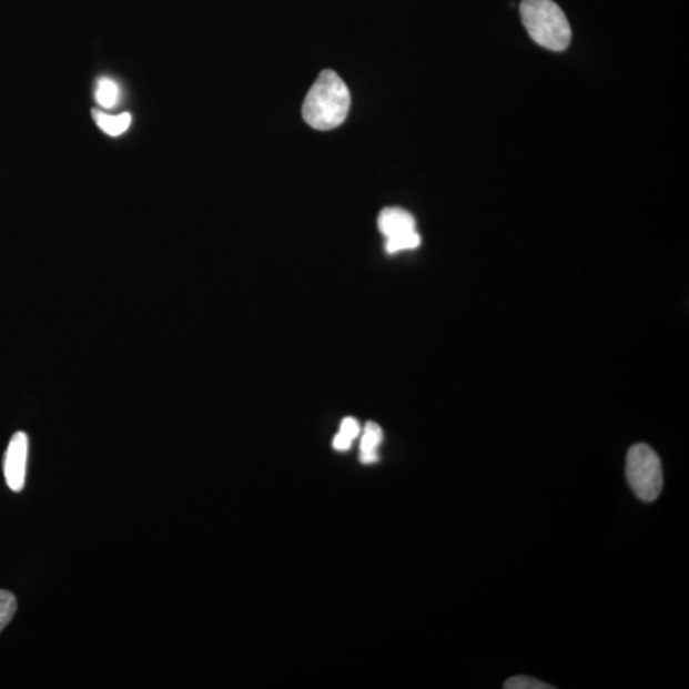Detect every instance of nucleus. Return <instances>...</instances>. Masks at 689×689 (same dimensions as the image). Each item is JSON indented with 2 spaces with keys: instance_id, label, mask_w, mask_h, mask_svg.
I'll return each mask as SVG.
<instances>
[{
  "instance_id": "1",
  "label": "nucleus",
  "mask_w": 689,
  "mask_h": 689,
  "mask_svg": "<svg viewBox=\"0 0 689 689\" xmlns=\"http://www.w3.org/2000/svg\"><path fill=\"white\" fill-rule=\"evenodd\" d=\"M351 104V91L342 77L326 70L320 74L304 100L303 118L314 130H334L344 123Z\"/></svg>"
},
{
  "instance_id": "2",
  "label": "nucleus",
  "mask_w": 689,
  "mask_h": 689,
  "mask_svg": "<svg viewBox=\"0 0 689 689\" xmlns=\"http://www.w3.org/2000/svg\"><path fill=\"white\" fill-rule=\"evenodd\" d=\"M521 20L536 44L564 51L571 42V26L561 8L553 0H523Z\"/></svg>"
},
{
  "instance_id": "3",
  "label": "nucleus",
  "mask_w": 689,
  "mask_h": 689,
  "mask_svg": "<svg viewBox=\"0 0 689 689\" xmlns=\"http://www.w3.org/2000/svg\"><path fill=\"white\" fill-rule=\"evenodd\" d=\"M629 487L644 501L657 500L662 489V467L657 453L644 444L629 448L626 463Z\"/></svg>"
},
{
  "instance_id": "4",
  "label": "nucleus",
  "mask_w": 689,
  "mask_h": 689,
  "mask_svg": "<svg viewBox=\"0 0 689 689\" xmlns=\"http://www.w3.org/2000/svg\"><path fill=\"white\" fill-rule=\"evenodd\" d=\"M378 227L386 236L388 253L415 250L422 243L421 235L416 233L414 216L403 209L383 210L378 217Z\"/></svg>"
},
{
  "instance_id": "5",
  "label": "nucleus",
  "mask_w": 689,
  "mask_h": 689,
  "mask_svg": "<svg viewBox=\"0 0 689 689\" xmlns=\"http://www.w3.org/2000/svg\"><path fill=\"white\" fill-rule=\"evenodd\" d=\"M29 437L23 432H17L8 445L4 455V478L8 487L13 492H21L24 487L26 469H28Z\"/></svg>"
},
{
  "instance_id": "6",
  "label": "nucleus",
  "mask_w": 689,
  "mask_h": 689,
  "mask_svg": "<svg viewBox=\"0 0 689 689\" xmlns=\"http://www.w3.org/2000/svg\"><path fill=\"white\" fill-rule=\"evenodd\" d=\"M383 440V432L378 424L368 422L365 424L362 444L361 462L364 465H372L378 462V448Z\"/></svg>"
},
{
  "instance_id": "7",
  "label": "nucleus",
  "mask_w": 689,
  "mask_h": 689,
  "mask_svg": "<svg viewBox=\"0 0 689 689\" xmlns=\"http://www.w3.org/2000/svg\"><path fill=\"white\" fill-rule=\"evenodd\" d=\"M93 118H95L97 124L102 132H105L112 138L123 134L131 125V114L124 113L121 115H108L98 110H93Z\"/></svg>"
},
{
  "instance_id": "8",
  "label": "nucleus",
  "mask_w": 689,
  "mask_h": 689,
  "mask_svg": "<svg viewBox=\"0 0 689 689\" xmlns=\"http://www.w3.org/2000/svg\"><path fill=\"white\" fill-rule=\"evenodd\" d=\"M361 432V425L354 418H346L340 427V432L334 439V448L336 450H347L352 447L354 439Z\"/></svg>"
},
{
  "instance_id": "9",
  "label": "nucleus",
  "mask_w": 689,
  "mask_h": 689,
  "mask_svg": "<svg viewBox=\"0 0 689 689\" xmlns=\"http://www.w3.org/2000/svg\"><path fill=\"white\" fill-rule=\"evenodd\" d=\"M95 97L99 105L102 108H114L119 100V88L116 82L112 79H108V77L99 80Z\"/></svg>"
},
{
  "instance_id": "10",
  "label": "nucleus",
  "mask_w": 689,
  "mask_h": 689,
  "mask_svg": "<svg viewBox=\"0 0 689 689\" xmlns=\"http://www.w3.org/2000/svg\"><path fill=\"white\" fill-rule=\"evenodd\" d=\"M17 600L11 591L0 590V632L11 622L16 615Z\"/></svg>"
},
{
  "instance_id": "11",
  "label": "nucleus",
  "mask_w": 689,
  "mask_h": 689,
  "mask_svg": "<svg viewBox=\"0 0 689 689\" xmlns=\"http://www.w3.org/2000/svg\"><path fill=\"white\" fill-rule=\"evenodd\" d=\"M504 687L506 689H550V688L553 689L555 688L550 685L540 682V680L538 679L526 677V676H518V677L509 678Z\"/></svg>"
}]
</instances>
